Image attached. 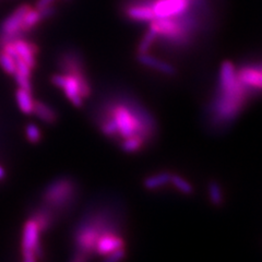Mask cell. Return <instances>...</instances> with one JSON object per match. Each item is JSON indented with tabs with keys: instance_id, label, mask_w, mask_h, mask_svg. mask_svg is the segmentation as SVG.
Here are the masks:
<instances>
[{
	"instance_id": "cell-10",
	"label": "cell",
	"mask_w": 262,
	"mask_h": 262,
	"mask_svg": "<svg viewBox=\"0 0 262 262\" xmlns=\"http://www.w3.org/2000/svg\"><path fill=\"white\" fill-rule=\"evenodd\" d=\"M125 238L119 232H106L98 238L95 247V256L105 257L118 249L125 248Z\"/></svg>"
},
{
	"instance_id": "cell-13",
	"label": "cell",
	"mask_w": 262,
	"mask_h": 262,
	"mask_svg": "<svg viewBox=\"0 0 262 262\" xmlns=\"http://www.w3.org/2000/svg\"><path fill=\"white\" fill-rule=\"evenodd\" d=\"M31 9V6L29 5H21L20 7L8 16V18L0 24V30L4 32H14L19 30L21 24L24 20V16L27 15L29 10Z\"/></svg>"
},
{
	"instance_id": "cell-24",
	"label": "cell",
	"mask_w": 262,
	"mask_h": 262,
	"mask_svg": "<svg viewBox=\"0 0 262 262\" xmlns=\"http://www.w3.org/2000/svg\"><path fill=\"white\" fill-rule=\"evenodd\" d=\"M0 67H2L8 75L13 76L16 72L15 60L5 52L0 49Z\"/></svg>"
},
{
	"instance_id": "cell-5",
	"label": "cell",
	"mask_w": 262,
	"mask_h": 262,
	"mask_svg": "<svg viewBox=\"0 0 262 262\" xmlns=\"http://www.w3.org/2000/svg\"><path fill=\"white\" fill-rule=\"evenodd\" d=\"M198 26V19L187 12L182 15L173 16V18L155 19L151 21L150 28L154 29L158 33V37L160 36L176 45H185L190 42V34Z\"/></svg>"
},
{
	"instance_id": "cell-2",
	"label": "cell",
	"mask_w": 262,
	"mask_h": 262,
	"mask_svg": "<svg viewBox=\"0 0 262 262\" xmlns=\"http://www.w3.org/2000/svg\"><path fill=\"white\" fill-rule=\"evenodd\" d=\"M248 93L249 90L241 82L235 66L224 61L220 69L216 93L209 108L211 124L222 128L234 122L245 107Z\"/></svg>"
},
{
	"instance_id": "cell-17",
	"label": "cell",
	"mask_w": 262,
	"mask_h": 262,
	"mask_svg": "<svg viewBox=\"0 0 262 262\" xmlns=\"http://www.w3.org/2000/svg\"><path fill=\"white\" fill-rule=\"evenodd\" d=\"M170 177L171 173H169V171H162V173L146 177L143 182V186L147 190L159 189L163 186L170 184Z\"/></svg>"
},
{
	"instance_id": "cell-15",
	"label": "cell",
	"mask_w": 262,
	"mask_h": 262,
	"mask_svg": "<svg viewBox=\"0 0 262 262\" xmlns=\"http://www.w3.org/2000/svg\"><path fill=\"white\" fill-rule=\"evenodd\" d=\"M33 114L47 125H54L59 119L58 113L42 101H34V111H33Z\"/></svg>"
},
{
	"instance_id": "cell-28",
	"label": "cell",
	"mask_w": 262,
	"mask_h": 262,
	"mask_svg": "<svg viewBox=\"0 0 262 262\" xmlns=\"http://www.w3.org/2000/svg\"><path fill=\"white\" fill-rule=\"evenodd\" d=\"M15 66H16V72L20 73V75H22L24 77H28V78L31 79V75H32L33 69L30 67V66L26 61L22 60L20 57L15 60Z\"/></svg>"
},
{
	"instance_id": "cell-8",
	"label": "cell",
	"mask_w": 262,
	"mask_h": 262,
	"mask_svg": "<svg viewBox=\"0 0 262 262\" xmlns=\"http://www.w3.org/2000/svg\"><path fill=\"white\" fill-rule=\"evenodd\" d=\"M58 69L67 75L78 76L85 73L84 59L81 53L75 48H69L61 52L56 59Z\"/></svg>"
},
{
	"instance_id": "cell-26",
	"label": "cell",
	"mask_w": 262,
	"mask_h": 262,
	"mask_svg": "<svg viewBox=\"0 0 262 262\" xmlns=\"http://www.w3.org/2000/svg\"><path fill=\"white\" fill-rule=\"evenodd\" d=\"M126 256H127V250L125 247V248L114 251L107 256H105V259L102 262H122L125 260Z\"/></svg>"
},
{
	"instance_id": "cell-20",
	"label": "cell",
	"mask_w": 262,
	"mask_h": 262,
	"mask_svg": "<svg viewBox=\"0 0 262 262\" xmlns=\"http://www.w3.org/2000/svg\"><path fill=\"white\" fill-rule=\"evenodd\" d=\"M39 21H42V19H40L38 10H36L35 8H34V9H32V8H31L29 12L27 13V15L24 16V20L21 24L20 29L23 30L24 32L30 33L33 29H34L37 26V23Z\"/></svg>"
},
{
	"instance_id": "cell-9",
	"label": "cell",
	"mask_w": 262,
	"mask_h": 262,
	"mask_svg": "<svg viewBox=\"0 0 262 262\" xmlns=\"http://www.w3.org/2000/svg\"><path fill=\"white\" fill-rule=\"evenodd\" d=\"M51 81L55 86L62 90L66 97L72 103V105H75L76 107H82L84 100L81 96L79 82L76 77L67 75V73H64V75H54L51 78Z\"/></svg>"
},
{
	"instance_id": "cell-1",
	"label": "cell",
	"mask_w": 262,
	"mask_h": 262,
	"mask_svg": "<svg viewBox=\"0 0 262 262\" xmlns=\"http://www.w3.org/2000/svg\"><path fill=\"white\" fill-rule=\"evenodd\" d=\"M95 121L101 133L118 144L131 138H140L149 144L158 133L153 115L129 95L105 102L95 113Z\"/></svg>"
},
{
	"instance_id": "cell-23",
	"label": "cell",
	"mask_w": 262,
	"mask_h": 262,
	"mask_svg": "<svg viewBox=\"0 0 262 262\" xmlns=\"http://www.w3.org/2000/svg\"><path fill=\"white\" fill-rule=\"evenodd\" d=\"M170 184L174 185L176 189H178L184 194L189 195V194L193 193V187L191 186V184L189 182H187L185 178L180 177L177 174H171Z\"/></svg>"
},
{
	"instance_id": "cell-4",
	"label": "cell",
	"mask_w": 262,
	"mask_h": 262,
	"mask_svg": "<svg viewBox=\"0 0 262 262\" xmlns=\"http://www.w3.org/2000/svg\"><path fill=\"white\" fill-rule=\"evenodd\" d=\"M80 187L70 176H61L48 184L42 193V206L53 213L55 220L75 208L79 200Z\"/></svg>"
},
{
	"instance_id": "cell-7",
	"label": "cell",
	"mask_w": 262,
	"mask_h": 262,
	"mask_svg": "<svg viewBox=\"0 0 262 262\" xmlns=\"http://www.w3.org/2000/svg\"><path fill=\"white\" fill-rule=\"evenodd\" d=\"M195 2L196 0H151L150 7L155 19L173 18L189 12Z\"/></svg>"
},
{
	"instance_id": "cell-32",
	"label": "cell",
	"mask_w": 262,
	"mask_h": 262,
	"mask_svg": "<svg viewBox=\"0 0 262 262\" xmlns=\"http://www.w3.org/2000/svg\"><path fill=\"white\" fill-rule=\"evenodd\" d=\"M5 177H6V170L3 165H0V180L5 179Z\"/></svg>"
},
{
	"instance_id": "cell-11",
	"label": "cell",
	"mask_w": 262,
	"mask_h": 262,
	"mask_svg": "<svg viewBox=\"0 0 262 262\" xmlns=\"http://www.w3.org/2000/svg\"><path fill=\"white\" fill-rule=\"evenodd\" d=\"M237 75L242 83L250 90H262V67L253 64L243 66L237 70Z\"/></svg>"
},
{
	"instance_id": "cell-6",
	"label": "cell",
	"mask_w": 262,
	"mask_h": 262,
	"mask_svg": "<svg viewBox=\"0 0 262 262\" xmlns=\"http://www.w3.org/2000/svg\"><path fill=\"white\" fill-rule=\"evenodd\" d=\"M40 234L37 223L32 217L24 224L22 231V258L23 262H38L42 258V245H40Z\"/></svg>"
},
{
	"instance_id": "cell-18",
	"label": "cell",
	"mask_w": 262,
	"mask_h": 262,
	"mask_svg": "<svg viewBox=\"0 0 262 262\" xmlns=\"http://www.w3.org/2000/svg\"><path fill=\"white\" fill-rule=\"evenodd\" d=\"M13 44H14L16 52H18V55L20 58L26 61L32 69H34L36 67V60H35L36 56H34L31 53L30 48L26 42V39H19V40H16V42H14Z\"/></svg>"
},
{
	"instance_id": "cell-25",
	"label": "cell",
	"mask_w": 262,
	"mask_h": 262,
	"mask_svg": "<svg viewBox=\"0 0 262 262\" xmlns=\"http://www.w3.org/2000/svg\"><path fill=\"white\" fill-rule=\"evenodd\" d=\"M26 136L29 142L36 144L42 140V131L35 124H28L26 127Z\"/></svg>"
},
{
	"instance_id": "cell-31",
	"label": "cell",
	"mask_w": 262,
	"mask_h": 262,
	"mask_svg": "<svg viewBox=\"0 0 262 262\" xmlns=\"http://www.w3.org/2000/svg\"><path fill=\"white\" fill-rule=\"evenodd\" d=\"M26 42H27V44H28V46H29V48H30L31 53H32L33 55H34V56H36V55L38 54V47H37V45H36L35 43L31 42V40H27V39H26Z\"/></svg>"
},
{
	"instance_id": "cell-22",
	"label": "cell",
	"mask_w": 262,
	"mask_h": 262,
	"mask_svg": "<svg viewBox=\"0 0 262 262\" xmlns=\"http://www.w3.org/2000/svg\"><path fill=\"white\" fill-rule=\"evenodd\" d=\"M157 38H158V33L155 32L154 29L150 28L144 34V36L142 37L140 44L138 45V54H146L149 52V49L154 44Z\"/></svg>"
},
{
	"instance_id": "cell-27",
	"label": "cell",
	"mask_w": 262,
	"mask_h": 262,
	"mask_svg": "<svg viewBox=\"0 0 262 262\" xmlns=\"http://www.w3.org/2000/svg\"><path fill=\"white\" fill-rule=\"evenodd\" d=\"M13 77H14L16 84H18L19 88L27 90V91H29V92H32V91H33L32 83H31V79H30V78L24 77V76L20 75V73H18V72H15L14 75H13Z\"/></svg>"
},
{
	"instance_id": "cell-29",
	"label": "cell",
	"mask_w": 262,
	"mask_h": 262,
	"mask_svg": "<svg viewBox=\"0 0 262 262\" xmlns=\"http://www.w3.org/2000/svg\"><path fill=\"white\" fill-rule=\"evenodd\" d=\"M39 12V15H40V19L44 20V19H48L51 18V16H53L56 12V8L53 7V6H48L46 8H43V9L38 10Z\"/></svg>"
},
{
	"instance_id": "cell-3",
	"label": "cell",
	"mask_w": 262,
	"mask_h": 262,
	"mask_svg": "<svg viewBox=\"0 0 262 262\" xmlns=\"http://www.w3.org/2000/svg\"><path fill=\"white\" fill-rule=\"evenodd\" d=\"M120 224L110 208H93L80 219L72 234V255H79L90 261L95 256L96 243L106 232H119Z\"/></svg>"
},
{
	"instance_id": "cell-21",
	"label": "cell",
	"mask_w": 262,
	"mask_h": 262,
	"mask_svg": "<svg viewBox=\"0 0 262 262\" xmlns=\"http://www.w3.org/2000/svg\"><path fill=\"white\" fill-rule=\"evenodd\" d=\"M209 196L211 203L213 206L220 207L222 206V203L224 202V196H223V191L222 188H221L220 184L215 180H212V182L209 183Z\"/></svg>"
},
{
	"instance_id": "cell-30",
	"label": "cell",
	"mask_w": 262,
	"mask_h": 262,
	"mask_svg": "<svg viewBox=\"0 0 262 262\" xmlns=\"http://www.w3.org/2000/svg\"><path fill=\"white\" fill-rule=\"evenodd\" d=\"M54 3H55V0H37V3L35 4V9L40 10L48 6H53Z\"/></svg>"
},
{
	"instance_id": "cell-14",
	"label": "cell",
	"mask_w": 262,
	"mask_h": 262,
	"mask_svg": "<svg viewBox=\"0 0 262 262\" xmlns=\"http://www.w3.org/2000/svg\"><path fill=\"white\" fill-rule=\"evenodd\" d=\"M125 13L131 20L141 21V22H151L155 20V15L153 13L152 8L146 5H134L128 6L125 9Z\"/></svg>"
},
{
	"instance_id": "cell-16",
	"label": "cell",
	"mask_w": 262,
	"mask_h": 262,
	"mask_svg": "<svg viewBox=\"0 0 262 262\" xmlns=\"http://www.w3.org/2000/svg\"><path fill=\"white\" fill-rule=\"evenodd\" d=\"M16 103L20 111L26 115H32L34 111V100L32 97V92L27 91V90L19 88L15 92Z\"/></svg>"
},
{
	"instance_id": "cell-19",
	"label": "cell",
	"mask_w": 262,
	"mask_h": 262,
	"mask_svg": "<svg viewBox=\"0 0 262 262\" xmlns=\"http://www.w3.org/2000/svg\"><path fill=\"white\" fill-rule=\"evenodd\" d=\"M29 33L24 32L23 30L19 29L14 32H4L0 30V49H2L6 44L14 43L19 39H26Z\"/></svg>"
},
{
	"instance_id": "cell-12",
	"label": "cell",
	"mask_w": 262,
	"mask_h": 262,
	"mask_svg": "<svg viewBox=\"0 0 262 262\" xmlns=\"http://www.w3.org/2000/svg\"><path fill=\"white\" fill-rule=\"evenodd\" d=\"M138 61L141 64L145 66V67L158 70L159 72L164 73V75L174 76L176 73V68L173 64L155 58V57L149 55L147 53L146 54H138Z\"/></svg>"
}]
</instances>
